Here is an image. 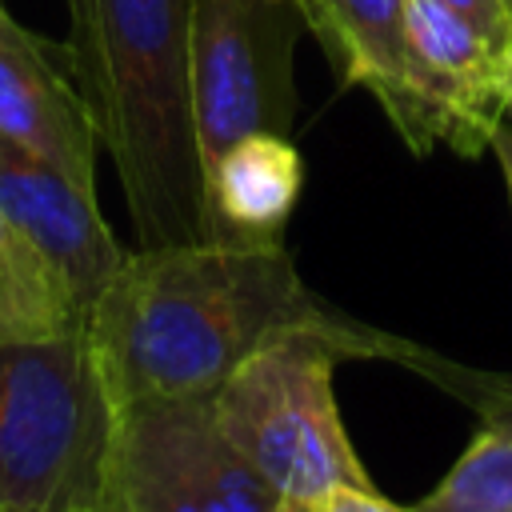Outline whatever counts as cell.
Instances as JSON below:
<instances>
[{
  "label": "cell",
  "instance_id": "1",
  "mask_svg": "<svg viewBox=\"0 0 512 512\" xmlns=\"http://www.w3.org/2000/svg\"><path fill=\"white\" fill-rule=\"evenodd\" d=\"M284 244H164L124 256L88 308V340L120 404L212 396L260 344L336 328Z\"/></svg>",
  "mask_w": 512,
  "mask_h": 512
},
{
  "label": "cell",
  "instance_id": "2",
  "mask_svg": "<svg viewBox=\"0 0 512 512\" xmlns=\"http://www.w3.org/2000/svg\"><path fill=\"white\" fill-rule=\"evenodd\" d=\"M64 8L68 68L116 168L136 248L212 240L188 96L192 0H64Z\"/></svg>",
  "mask_w": 512,
  "mask_h": 512
},
{
  "label": "cell",
  "instance_id": "3",
  "mask_svg": "<svg viewBox=\"0 0 512 512\" xmlns=\"http://www.w3.org/2000/svg\"><path fill=\"white\" fill-rule=\"evenodd\" d=\"M120 400L88 332L0 340V512L112 504Z\"/></svg>",
  "mask_w": 512,
  "mask_h": 512
},
{
  "label": "cell",
  "instance_id": "4",
  "mask_svg": "<svg viewBox=\"0 0 512 512\" xmlns=\"http://www.w3.org/2000/svg\"><path fill=\"white\" fill-rule=\"evenodd\" d=\"M384 344L352 320L280 332L208 396L212 420L284 500L316 504L332 488H364L372 480L344 432L332 372Z\"/></svg>",
  "mask_w": 512,
  "mask_h": 512
},
{
  "label": "cell",
  "instance_id": "5",
  "mask_svg": "<svg viewBox=\"0 0 512 512\" xmlns=\"http://www.w3.org/2000/svg\"><path fill=\"white\" fill-rule=\"evenodd\" d=\"M304 28L296 0H192L188 96L204 172L244 136L292 132V52Z\"/></svg>",
  "mask_w": 512,
  "mask_h": 512
},
{
  "label": "cell",
  "instance_id": "6",
  "mask_svg": "<svg viewBox=\"0 0 512 512\" xmlns=\"http://www.w3.org/2000/svg\"><path fill=\"white\" fill-rule=\"evenodd\" d=\"M112 500L124 512H284V496L224 440L208 396L120 404Z\"/></svg>",
  "mask_w": 512,
  "mask_h": 512
},
{
  "label": "cell",
  "instance_id": "7",
  "mask_svg": "<svg viewBox=\"0 0 512 512\" xmlns=\"http://www.w3.org/2000/svg\"><path fill=\"white\" fill-rule=\"evenodd\" d=\"M404 40L408 92L392 128L416 156L432 148L480 156L504 120V76L512 48L492 44L440 0H408Z\"/></svg>",
  "mask_w": 512,
  "mask_h": 512
},
{
  "label": "cell",
  "instance_id": "8",
  "mask_svg": "<svg viewBox=\"0 0 512 512\" xmlns=\"http://www.w3.org/2000/svg\"><path fill=\"white\" fill-rule=\"evenodd\" d=\"M0 212L64 280L88 324V308L128 256L112 236L96 192L0 136Z\"/></svg>",
  "mask_w": 512,
  "mask_h": 512
},
{
  "label": "cell",
  "instance_id": "9",
  "mask_svg": "<svg viewBox=\"0 0 512 512\" xmlns=\"http://www.w3.org/2000/svg\"><path fill=\"white\" fill-rule=\"evenodd\" d=\"M0 136L96 192V128L60 52L0 0Z\"/></svg>",
  "mask_w": 512,
  "mask_h": 512
},
{
  "label": "cell",
  "instance_id": "10",
  "mask_svg": "<svg viewBox=\"0 0 512 512\" xmlns=\"http://www.w3.org/2000/svg\"><path fill=\"white\" fill-rule=\"evenodd\" d=\"M204 188L212 240L284 244V224L304 188V160L288 136L256 132L208 164Z\"/></svg>",
  "mask_w": 512,
  "mask_h": 512
},
{
  "label": "cell",
  "instance_id": "11",
  "mask_svg": "<svg viewBox=\"0 0 512 512\" xmlns=\"http://www.w3.org/2000/svg\"><path fill=\"white\" fill-rule=\"evenodd\" d=\"M340 84L364 88L396 124L408 92V0H296Z\"/></svg>",
  "mask_w": 512,
  "mask_h": 512
},
{
  "label": "cell",
  "instance_id": "12",
  "mask_svg": "<svg viewBox=\"0 0 512 512\" xmlns=\"http://www.w3.org/2000/svg\"><path fill=\"white\" fill-rule=\"evenodd\" d=\"M84 312L44 256L0 212V340L80 332Z\"/></svg>",
  "mask_w": 512,
  "mask_h": 512
},
{
  "label": "cell",
  "instance_id": "13",
  "mask_svg": "<svg viewBox=\"0 0 512 512\" xmlns=\"http://www.w3.org/2000/svg\"><path fill=\"white\" fill-rule=\"evenodd\" d=\"M412 512H512V392H500L460 460Z\"/></svg>",
  "mask_w": 512,
  "mask_h": 512
},
{
  "label": "cell",
  "instance_id": "14",
  "mask_svg": "<svg viewBox=\"0 0 512 512\" xmlns=\"http://www.w3.org/2000/svg\"><path fill=\"white\" fill-rule=\"evenodd\" d=\"M456 16H464L472 28H480L492 44L512 48V8L508 0H440Z\"/></svg>",
  "mask_w": 512,
  "mask_h": 512
},
{
  "label": "cell",
  "instance_id": "15",
  "mask_svg": "<svg viewBox=\"0 0 512 512\" xmlns=\"http://www.w3.org/2000/svg\"><path fill=\"white\" fill-rule=\"evenodd\" d=\"M312 512H412V508H400L388 496H380L372 484H364V488H332L312 504Z\"/></svg>",
  "mask_w": 512,
  "mask_h": 512
},
{
  "label": "cell",
  "instance_id": "16",
  "mask_svg": "<svg viewBox=\"0 0 512 512\" xmlns=\"http://www.w3.org/2000/svg\"><path fill=\"white\" fill-rule=\"evenodd\" d=\"M492 152H496V160H500V168H504V180H508V196H512V128L500 120L496 124V132H492V144H488Z\"/></svg>",
  "mask_w": 512,
  "mask_h": 512
},
{
  "label": "cell",
  "instance_id": "17",
  "mask_svg": "<svg viewBox=\"0 0 512 512\" xmlns=\"http://www.w3.org/2000/svg\"><path fill=\"white\" fill-rule=\"evenodd\" d=\"M504 120H512V56H508V76H504Z\"/></svg>",
  "mask_w": 512,
  "mask_h": 512
},
{
  "label": "cell",
  "instance_id": "18",
  "mask_svg": "<svg viewBox=\"0 0 512 512\" xmlns=\"http://www.w3.org/2000/svg\"><path fill=\"white\" fill-rule=\"evenodd\" d=\"M284 512H312V504H296V500H288Z\"/></svg>",
  "mask_w": 512,
  "mask_h": 512
},
{
  "label": "cell",
  "instance_id": "19",
  "mask_svg": "<svg viewBox=\"0 0 512 512\" xmlns=\"http://www.w3.org/2000/svg\"><path fill=\"white\" fill-rule=\"evenodd\" d=\"M96 512H124V508H120V504L112 500V504H104V508H96Z\"/></svg>",
  "mask_w": 512,
  "mask_h": 512
},
{
  "label": "cell",
  "instance_id": "20",
  "mask_svg": "<svg viewBox=\"0 0 512 512\" xmlns=\"http://www.w3.org/2000/svg\"><path fill=\"white\" fill-rule=\"evenodd\" d=\"M508 8H512V0H508Z\"/></svg>",
  "mask_w": 512,
  "mask_h": 512
}]
</instances>
